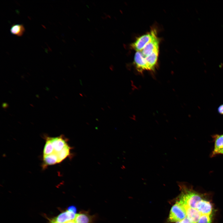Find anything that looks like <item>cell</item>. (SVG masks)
I'll use <instances>...</instances> for the list:
<instances>
[{"label": "cell", "instance_id": "11", "mask_svg": "<svg viewBox=\"0 0 223 223\" xmlns=\"http://www.w3.org/2000/svg\"><path fill=\"white\" fill-rule=\"evenodd\" d=\"M184 207L186 210V217L192 222L197 223L201 215L200 213L196 209L186 206Z\"/></svg>", "mask_w": 223, "mask_h": 223}, {"label": "cell", "instance_id": "15", "mask_svg": "<svg viewBox=\"0 0 223 223\" xmlns=\"http://www.w3.org/2000/svg\"><path fill=\"white\" fill-rule=\"evenodd\" d=\"M217 111L220 114L223 115V104L219 106L217 108Z\"/></svg>", "mask_w": 223, "mask_h": 223}, {"label": "cell", "instance_id": "18", "mask_svg": "<svg viewBox=\"0 0 223 223\" xmlns=\"http://www.w3.org/2000/svg\"><path fill=\"white\" fill-rule=\"evenodd\" d=\"M223 155V148L218 150L216 153L215 156L219 155Z\"/></svg>", "mask_w": 223, "mask_h": 223}, {"label": "cell", "instance_id": "2", "mask_svg": "<svg viewBox=\"0 0 223 223\" xmlns=\"http://www.w3.org/2000/svg\"><path fill=\"white\" fill-rule=\"evenodd\" d=\"M186 217V214L185 207L177 201L171 208L168 221L176 223L182 221Z\"/></svg>", "mask_w": 223, "mask_h": 223}, {"label": "cell", "instance_id": "13", "mask_svg": "<svg viewBox=\"0 0 223 223\" xmlns=\"http://www.w3.org/2000/svg\"><path fill=\"white\" fill-rule=\"evenodd\" d=\"M25 29L22 24H13L10 29L11 33L18 37H21L24 34Z\"/></svg>", "mask_w": 223, "mask_h": 223}, {"label": "cell", "instance_id": "5", "mask_svg": "<svg viewBox=\"0 0 223 223\" xmlns=\"http://www.w3.org/2000/svg\"><path fill=\"white\" fill-rule=\"evenodd\" d=\"M95 215H91L88 211H82L76 214L74 220L76 223H95Z\"/></svg>", "mask_w": 223, "mask_h": 223}, {"label": "cell", "instance_id": "12", "mask_svg": "<svg viewBox=\"0 0 223 223\" xmlns=\"http://www.w3.org/2000/svg\"><path fill=\"white\" fill-rule=\"evenodd\" d=\"M159 49L154 51L151 55L145 58L149 71H154L156 67L158 60Z\"/></svg>", "mask_w": 223, "mask_h": 223}, {"label": "cell", "instance_id": "20", "mask_svg": "<svg viewBox=\"0 0 223 223\" xmlns=\"http://www.w3.org/2000/svg\"><path fill=\"white\" fill-rule=\"evenodd\" d=\"M49 223H57L53 219L51 220H50Z\"/></svg>", "mask_w": 223, "mask_h": 223}, {"label": "cell", "instance_id": "16", "mask_svg": "<svg viewBox=\"0 0 223 223\" xmlns=\"http://www.w3.org/2000/svg\"><path fill=\"white\" fill-rule=\"evenodd\" d=\"M68 210L71 212L76 213L77 211V208L74 206H71L69 207Z\"/></svg>", "mask_w": 223, "mask_h": 223}, {"label": "cell", "instance_id": "21", "mask_svg": "<svg viewBox=\"0 0 223 223\" xmlns=\"http://www.w3.org/2000/svg\"><path fill=\"white\" fill-rule=\"evenodd\" d=\"M65 223H76V222H75V221L74 220H72V221H68Z\"/></svg>", "mask_w": 223, "mask_h": 223}, {"label": "cell", "instance_id": "7", "mask_svg": "<svg viewBox=\"0 0 223 223\" xmlns=\"http://www.w3.org/2000/svg\"><path fill=\"white\" fill-rule=\"evenodd\" d=\"M159 40L155 36L141 51L143 56L146 57L159 49Z\"/></svg>", "mask_w": 223, "mask_h": 223}, {"label": "cell", "instance_id": "4", "mask_svg": "<svg viewBox=\"0 0 223 223\" xmlns=\"http://www.w3.org/2000/svg\"><path fill=\"white\" fill-rule=\"evenodd\" d=\"M50 138L53 148L52 152L51 154L55 155L58 159V155L60 152L68 145L67 139L62 135L55 137H50Z\"/></svg>", "mask_w": 223, "mask_h": 223}, {"label": "cell", "instance_id": "9", "mask_svg": "<svg viewBox=\"0 0 223 223\" xmlns=\"http://www.w3.org/2000/svg\"><path fill=\"white\" fill-rule=\"evenodd\" d=\"M196 209L201 215H210L212 211V206L208 201L202 199L197 204Z\"/></svg>", "mask_w": 223, "mask_h": 223}, {"label": "cell", "instance_id": "22", "mask_svg": "<svg viewBox=\"0 0 223 223\" xmlns=\"http://www.w3.org/2000/svg\"><path fill=\"white\" fill-rule=\"evenodd\" d=\"M176 223H180V221H179V222H176Z\"/></svg>", "mask_w": 223, "mask_h": 223}, {"label": "cell", "instance_id": "8", "mask_svg": "<svg viewBox=\"0 0 223 223\" xmlns=\"http://www.w3.org/2000/svg\"><path fill=\"white\" fill-rule=\"evenodd\" d=\"M76 214L67 210L62 212L53 219L57 223H65L74 220Z\"/></svg>", "mask_w": 223, "mask_h": 223}, {"label": "cell", "instance_id": "17", "mask_svg": "<svg viewBox=\"0 0 223 223\" xmlns=\"http://www.w3.org/2000/svg\"><path fill=\"white\" fill-rule=\"evenodd\" d=\"M180 222L181 223H194L190 221L187 217Z\"/></svg>", "mask_w": 223, "mask_h": 223}, {"label": "cell", "instance_id": "1", "mask_svg": "<svg viewBox=\"0 0 223 223\" xmlns=\"http://www.w3.org/2000/svg\"><path fill=\"white\" fill-rule=\"evenodd\" d=\"M179 186L181 194L177 201L184 207L196 209L197 203L202 199L201 195L184 184L180 183Z\"/></svg>", "mask_w": 223, "mask_h": 223}, {"label": "cell", "instance_id": "3", "mask_svg": "<svg viewBox=\"0 0 223 223\" xmlns=\"http://www.w3.org/2000/svg\"><path fill=\"white\" fill-rule=\"evenodd\" d=\"M155 36L156 32L154 30L151 31L150 33L138 38L131 46L137 51H141Z\"/></svg>", "mask_w": 223, "mask_h": 223}, {"label": "cell", "instance_id": "6", "mask_svg": "<svg viewBox=\"0 0 223 223\" xmlns=\"http://www.w3.org/2000/svg\"><path fill=\"white\" fill-rule=\"evenodd\" d=\"M134 63L137 71L142 72L148 70L147 65L145 58L140 51H137L134 56Z\"/></svg>", "mask_w": 223, "mask_h": 223}, {"label": "cell", "instance_id": "14", "mask_svg": "<svg viewBox=\"0 0 223 223\" xmlns=\"http://www.w3.org/2000/svg\"><path fill=\"white\" fill-rule=\"evenodd\" d=\"M197 223H211L210 215H201Z\"/></svg>", "mask_w": 223, "mask_h": 223}, {"label": "cell", "instance_id": "19", "mask_svg": "<svg viewBox=\"0 0 223 223\" xmlns=\"http://www.w3.org/2000/svg\"><path fill=\"white\" fill-rule=\"evenodd\" d=\"M2 107L4 109H6L8 107V105L7 103H3L2 104Z\"/></svg>", "mask_w": 223, "mask_h": 223}, {"label": "cell", "instance_id": "10", "mask_svg": "<svg viewBox=\"0 0 223 223\" xmlns=\"http://www.w3.org/2000/svg\"><path fill=\"white\" fill-rule=\"evenodd\" d=\"M214 142V147L210 154L211 158L215 156V154L219 150L223 148V134H214L211 136Z\"/></svg>", "mask_w": 223, "mask_h": 223}]
</instances>
